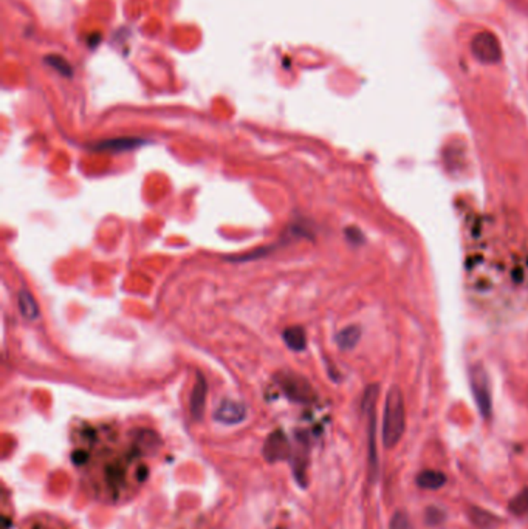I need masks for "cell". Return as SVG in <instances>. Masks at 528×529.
I'll return each instance as SVG.
<instances>
[{"instance_id":"9c48e42d","label":"cell","mask_w":528,"mask_h":529,"mask_svg":"<svg viewBox=\"0 0 528 529\" xmlns=\"http://www.w3.org/2000/svg\"><path fill=\"white\" fill-rule=\"evenodd\" d=\"M282 339L287 343V347L293 352H302L307 347V336L302 327H290L285 328L282 333Z\"/></svg>"},{"instance_id":"2e32d148","label":"cell","mask_w":528,"mask_h":529,"mask_svg":"<svg viewBox=\"0 0 528 529\" xmlns=\"http://www.w3.org/2000/svg\"><path fill=\"white\" fill-rule=\"evenodd\" d=\"M46 62L48 63V66H52L53 68L58 70V72L61 74H66V76H72V67L68 66V62L66 59H62L61 56H47L46 57Z\"/></svg>"},{"instance_id":"5b68a950","label":"cell","mask_w":528,"mask_h":529,"mask_svg":"<svg viewBox=\"0 0 528 529\" xmlns=\"http://www.w3.org/2000/svg\"><path fill=\"white\" fill-rule=\"evenodd\" d=\"M279 384H281L282 390L290 399L296 401V403H313L315 401V392L307 381L302 379L301 376L291 375V376H282L279 378Z\"/></svg>"},{"instance_id":"9a60e30c","label":"cell","mask_w":528,"mask_h":529,"mask_svg":"<svg viewBox=\"0 0 528 529\" xmlns=\"http://www.w3.org/2000/svg\"><path fill=\"white\" fill-rule=\"evenodd\" d=\"M510 511L516 515H524L528 511V488L520 490L510 501Z\"/></svg>"},{"instance_id":"30bf717a","label":"cell","mask_w":528,"mask_h":529,"mask_svg":"<svg viewBox=\"0 0 528 529\" xmlns=\"http://www.w3.org/2000/svg\"><path fill=\"white\" fill-rule=\"evenodd\" d=\"M417 484L423 489H440L447 483V477L438 470L426 469L417 475Z\"/></svg>"},{"instance_id":"7c38bea8","label":"cell","mask_w":528,"mask_h":529,"mask_svg":"<svg viewBox=\"0 0 528 529\" xmlns=\"http://www.w3.org/2000/svg\"><path fill=\"white\" fill-rule=\"evenodd\" d=\"M19 308H21L22 316L30 319V321L39 317V305L28 290H21L19 292Z\"/></svg>"},{"instance_id":"8992f818","label":"cell","mask_w":528,"mask_h":529,"mask_svg":"<svg viewBox=\"0 0 528 529\" xmlns=\"http://www.w3.org/2000/svg\"><path fill=\"white\" fill-rule=\"evenodd\" d=\"M246 417V409L242 403L231 399L222 401V404L217 407V410L214 413V418L219 423L224 424H237L242 423Z\"/></svg>"},{"instance_id":"6da1fadb","label":"cell","mask_w":528,"mask_h":529,"mask_svg":"<svg viewBox=\"0 0 528 529\" xmlns=\"http://www.w3.org/2000/svg\"><path fill=\"white\" fill-rule=\"evenodd\" d=\"M406 429V406L402 388H389L384 404L383 417V444L386 449H393L400 443Z\"/></svg>"},{"instance_id":"5bb4252c","label":"cell","mask_w":528,"mask_h":529,"mask_svg":"<svg viewBox=\"0 0 528 529\" xmlns=\"http://www.w3.org/2000/svg\"><path fill=\"white\" fill-rule=\"evenodd\" d=\"M139 144H141V139H137V138H117V139H107V141L104 143L97 144V149L123 152V150L135 149Z\"/></svg>"},{"instance_id":"7a4b0ae2","label":"cell","mask_w":528,"mask_h":529,"mask_svg":"<svg viewBox=\"0 0 528 529\" xmlns=\"http://www.w3.org/2000/svg\"><path fill=\"white\" fill-rule=\"evenodd\" d=\"M380 387L371 384L364 392L362 398V410L367 418V443H369V478L371 483L378 475V450H377V401Z\"/></svg>"},{"instance_id":"ac0fdd59","label":"cell","mask_w":528,"mask_h":529,"mask_svg":"<svg viewBox=\"0 0 528 529\" xmlns=\"http://www.w3.org/2000/svg\"><path fill=\"white\" fill-rule=\"evenodd\" d=\"M73 463L78 464V466H81V464H84L87 461V454L84 450H76L73 452Z\"/></svg>"},{"instance_id":"277c9868","label":"cell","mask_w":528,"mask_h":529,"mask_svg":"<svg viewBox=\"0 0 528 529\" xmlns=\"http://www.w3.org/2000/svg\"><path fill=\"white\" fill-rule=\"evenodd\" d=\"M471 52L482 63H499L502 61V47L496 34L489 31H480L471 41Z\"/></svg>"},{"instance_id":"8fae6325","label":"cell","mask_w":528,"mask_h":529,"mask_svg":"<svg viewBox=\"0 0 528 529\" xmlns=\"http://www.w3.org/2000/svg\"><path fill=\"white\" fill-rule=\"evenodd\" d=\"M361 339V328L358 325H349L336 335V343L341 350H352Z\"/></svg>"},{"instance_id":"4fadbf2b","label":"cell","mask_w":528,"mask_h":529,"mask_svg":"<svg viewBox=\"0 0 528 529\" xmlns=\"http://www.w3.org/2000/svg\"><path fill=\"white\" fill-rule=\"evenodd\" d=\"M469 519L476 526H479L482 529H491L496 525H499V519L496 517V515L477 506L469 509Z\"/></svg>"},{"instance_id":"ba28073f","label":"cell","mask_w":528,"mask_h":529,"mask_svg":"<svg viewBox=\"0 0 528 529\" xmlns=\"http://www.w3.org/2000/svg\"><path fill=\"white\" fill-rule=\"evenodd\" d=\"M206 403V381L202 375L197 376L195 387L190 395V413L194 419H202Z\"/></svg>"},{"instance_id":"e0dca14e","label":"cell","mask_w":528,"mask_h":529,"mask_svg":"<svg viewBox=\"0 0 528 529\" xmlns=\"http://www.w3.org/2000/svg\"><path fill=\"white\" fill-rule=\"evenodd\" d=\"M391 529H411L408 515L404 512H395L391 519Z\"/></svg>"},{"instance_id":"52a82bcc","label":"cell","mask_w":528,"mask_h":529,"mask_svg":"<svg viewBox=\"0 0 528 529\" xmlns=\"http://www.w3.org/2000/svg\"><path fill=\"white\" fill-rule=\"evenodd\" d=\"M289 452H290V446L282 432H275L268 439H266L264 454L268 461L275 463L279 460H284V458L289 457Z\"/></svg>"},{"instance_id":"3957f363","label":"cell","mask_w":528,"mask_h":529,"mask_svg":"<svg viewBox=\"0 0 528 529\" xmlns=\"http://www.w3.org/2000/svg\"><path fill=\"white\" fill-rule=\"evenodd\" d=\"M469 387L482 418L491 419L493 401L491 390H489V378L482 364H474L469 368Z\"/></svg>"}]
</instances>
